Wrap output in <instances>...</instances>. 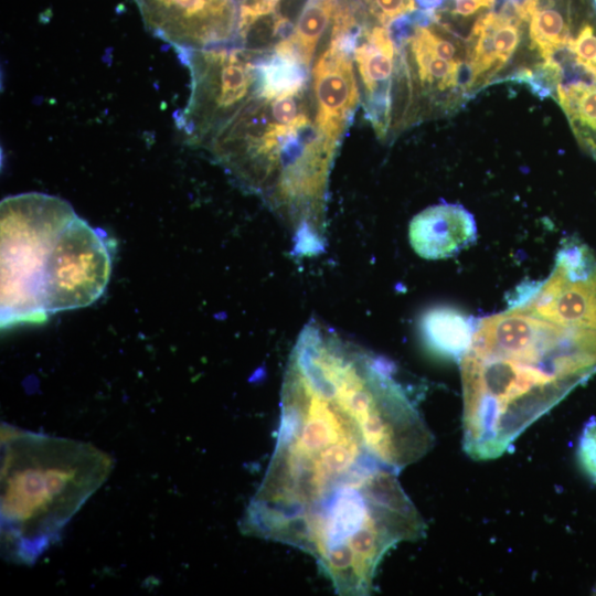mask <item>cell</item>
<instances>
[{
    "instance_id": "6da1fadb",
    "label": "cell",
    "mask_w": 596,
    "mask_h": 596,
    "mask_svg": "<svg viewBox=\"0 0 596 596\" xmlns=\"http://www.w3.org/2000/svg\"><path fill=\"white\" fill-rule=\"evenodd\" d=\"M459 362L464 450L476 460L496 459L596 374V330L511 302L478 320Z\"/></svg>"
},
{
    "instance_id": "7a4b0ae2",
    "label": "cell",
    "mask_w": 596,
    "mask_h": 596,
    "mask_svg": "<svg viewBox=\"0 0 596 596\" xmlns=\"http://www.w3.org/2000/svg\"><path fill=\"white\" fill-rule=\"evenodd\" d=\"M1 550L32 564L106 481L111 457L95 446L1 425Z\"/></svg>"
},
{
    "instance_id": "3957f363",
    "label": "cell",
    "mask_w": 596,
    "mask_h": 596,
    "mask_svg": "<svg viewBox=\"0 0 596 596\" xmlns=\"http://www.w3.org/2000/svg\"><path fill=\"white\" fill-rule=\"evenodd\" d=\"M306 93L258 91L205 148L279 217L311 201L332 164L331 143L309 118Z\"/></svg>"
},
{
    "instance_id": "277c9868",
    "label": "cell",
    "mask_w": 596,
    "mask_h": 596,
    "mask_svg": "<svg viewBox=\"0 0 596 596\" xmlns=\"http://www.w3.org/2000/svg\"><path fill=\"white\" fill-rule=\"evenodd\" d=\"M75 215L67 201L45 193L28 192L2 200V328L47 320L43 299L44 267L55 238Z\"/></svg>"
},
{
    "instance_id": "5b68a950",
    "label": "cell",
    "mask_w": 596,
    "mask_h": 596,
    "mask_svg": "<svg viewBox=\"0 0 596 596\" xmlns=\"http://www.w3.org/2000/svg\"><path fill=\"white\" fill-rule=\"evenodd\" d=\"M386 28L405 57L418 121L456 113L475 96L465 36L423 10Z\"/></svg>"
},
{
    "instance_id": "8992f818",
    "label": "cell",
    "mask_w": 596,
    "mask_h": 596,
    "mask_svg": "<svg viewBox=\"0 0 596 596\" xmlns=\"http://www.w3.org/2000/svg\"><path fill=\"white\" fill-rule=\"evenodd\" d=\"M257 53L246 47L177 51L191 76L190 97L175 117L188 143L205 149L258 92Z\"/></svg>"
},
{
    "instance_id": "52a82bcc",
    "label": "cell",
    "mask_w": 596,
    "mask_h": 596,
    "mask_svg": "<svg viewBox=\"0 0 596 596\" xmlns=\"http://www.w3.org/2000/svg\"><path fill=\"white\" fill-rule=\"evenodd\" d=\"M110 273L106 233L76 214L58 233L46 259L43 299L47 315L95 302L104 294Z\"/></svg>"
},
{
    "instance_id": "ba28073f",
    "label": "cell",
    "mask_w": 596,
    "mask_h": 596,
    "mask_svg": "<svg viewBox=\"0 0 596 596\" xmlns=\"http://www.w3.org/2000/svg\"><path fill=\"white\" fill-rule=\"evenodd\" d=\"M365 118L381 140L395 137L411 125L414 92L407 65L389 29L365 25L354 49Z\"/></svg>"
},
{
    "instance_id": "9c48e42d",
    "label": "cell",
    "mask_w": 596,
    "mask_h": 596,
    "mask_svg": "<svg viewBox=\"0 0 596 596\" xmlns=\"http://www.w3.org/2000/svg\"><path fill=\"white\" fill-rule=\"evenodd\" d=\"M251 0H135L147 29L175 51L242 47Z\"/></svg>"
},
{
    "instance_id": "30bf717a",
    "label": "cell",
    "mask_w": 596,
    "mask_h": 596,
    "mask_svg": "<svg viewBox=\"0 0 596 596\" xmlns=\"http://www.w3.org/2000/svg\"><path fill=\"white\" fill-rule=\"evenodd\" d=\"M473 95L488 85L517 82L539 60L532 51L528 22L513 0H499L467 34Z\"/></svg>"
},
{
    "instance_id": "8fae6325",
    "label": "cell",
    "mask_w": 596,
    "mask_h": 596,
    "mask_svg": "<svg viewBox=\"0 0 596 596\" xmlns=\"http://www.w3.org/2000/svg\"><path fill=\"white\" fill-rule=\"evenodd\" d=\"M353 53L352 49L330 40L312 68L315 121L338 142L350 125L360 99L353 72Z\"/></svg>"
},
{
    "instance_id": "7c38bea8",
    "label": "cell",
    "mask_w": 596,
    "mask_h": 596,
    "mask_svg": "<svg viewBox=\"0 0 596 596\" xmlns=\"http://www.w3.org/2000/svg\"><path fill=\"white\" fill-rule=\"evenodd\" d=\"M414 252L426 259L451 257L472 244L477 226L460 204L439 203L416 214L408 228Z\"/></svg>"
},
{
    "instance_id": "4fadbf2b",
    "label": "cell",
    "mask_w": 596,
    "mask_h": 596,
    "mask_svg": "<svg viewBox=\"0 0 596 596\" xmlns=\"http://www.w3.org/2000/svg\"><path fill=\"white\" fill-rule=\"evenodd\" d=\"M476 324L450 307L432 308L421 320V332L428 348L440 356L460 360L470 345Z\"/></svg>"
},
{
    "instance_id": "5bb4252c",
    "label": "cell",
    "mask_w": 596,
    "mask_h": 596,
    "mask_svg": "<svg viewBox=\"0 0 596 596\" xmlns=\"http://www.w3.org/2000/svg\"><path fill=\"white\" fill-rule=\"evenodd\" d=\"M338 4L339 0H308L288 38L308 67L323 33L332 25Z\"/></svg>"
},
{
    "instance_id": "9a60e30c",
    "label": "cell",
    "mask_w": 596,
    "mask_h": 596,
    "mask_svg": "<svg viewBox=\"0 0 596 596\" xmlns=\"http://www.w3.org/2000/svg\"><path fill=\"white\" fill-rule=\"evenodd\" d=\"M364 12L379 25L389 26L417 10L415 0H360Z\"/></svg>"
},
{
    "instance_id": "2e32d148",
    "label": "cell",
    "mask_w": 596,
    "mask_h": 596,
    "mask_svg": "<svg viewBox=\"0 0 596 596\" xmlns=\"http://www.w3.org/2000/svg\"><path fill=\"white\" fill-rule=\"evenodd\" d=\"M576 458L579 468L596 483V418L590 417L585 423L578 437Z\"/></svg>"
},
{
    "instance_id": "e0dca14e",
    "label": "cell",
    "mask_w": 596,
    "mask_h": 596,
    "mask_svg": "<svg viewBox=\"0 0 596 596\" xmlns=\"http://www.w3.org/2000/svg\"><path fill=\"white\" fill-rule=\"evenodd\" d=\"M416 6L423 11H434L441 6L445 0H415Z\"/></svg>"
}]
</instances>
